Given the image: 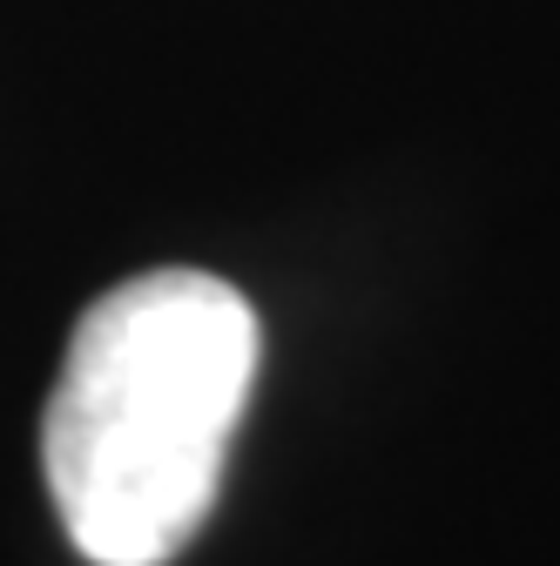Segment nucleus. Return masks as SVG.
Masks as SVG:
<instances>
[{
  "mask_svg": "<svg viewBox=\"0 0 560 566\" xmlns=\"http://www.w3.org/2000/svg\"><path fill=\"white\" fill-rule=\"evenodd\" d=\"M257 358L250 297L209 270H143L82 311L41 411V472L89 566H169L196 539Z\"/></svg>",
  "mask_w": 560,
  "mask_h": 566,
  "instance_id": "1",
  "label": "nucleus"
}]
</instances>
